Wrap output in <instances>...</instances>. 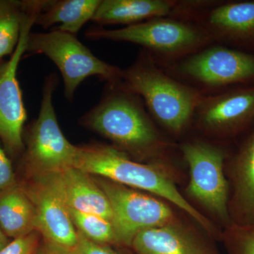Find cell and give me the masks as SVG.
I'll use <instances>...</instances> for the list:
<instances>
[{"instance_id": "cell-1", "label": "cell", "mask_w": 254, "mask_h": 254, "mask_svg": "<svg viewBox=\"0 0 254 254\" xmlns=\"http://www.w3.org/2000/svg\"><path fill=\"white\" fill-rule=\"evenodd\" d=\"M144 105L122 80L106 83L100 101L79 122L113 142L114 147L128 156L154 158L165 151L168 143L160 136Z\"/></svg>"}, {"instance_id": "cell-2", "label": "cell", "mask_w": 254, "mask_h": 254, "mask_svg": "<svg viewBox=\"0 0 254 254\" xmlns=\"http://www.w3.org/2000/svg\"><path fill=\"white\" fill-rule=\"evenodd\" d=\"M124 84L143 100L153 118L165 129L181 134L192 124L201 91L164 71L142 49L134 63L123 70Z\"/></svg>"}, {"instance_id": "cell-3", "label": "cell", "mask_w": 254, "mask_h": 254, "mask_svg": "<svg viewBox=\"0 0 254 254\" xmlns=\"http://www.w3.org/2000/svg\"><path fill=\"white\" fill-rule=\"evenodd\" d=\"M73 168L162 197L182 209L209 233L215 232L210 220L187 201L171 179L156 165L133 161L115 147L95 143L78 146Z\"/></svg>"}, {"instance_id": "cell-4", "label": "cell", "mask_w": 254, "mask_h": 254, "mask_svg": "<svg viewBox=\"0 0 254 254\" xmlns=\"http://www.w3.org/2000/svg\"><path fill=\"white\" fill-rule=\"evenodd\" d=\"M88 39L127 42L138 45L160 66H167L214 43L199 24L171 17L155 18L118 29L91 27Z\"/></svg>"}, {"instance_id": "cell-5", "label": "cell", "mask_w": 254, "mask_h": 254, "mask_svg": "<svg viewBox=\"0 0 254 254\" xmlns=\"http://www.w3.org/2000/svg\"><path fill=\"white\" fill-rule=\"evenodd\" d=\"M59 83L55 73L46 76L38 118L23 132V164L26 175L60 173L73 168L77 145L64 136L53 105V93Z\"/></svg>"}, {"instance_id": "cell-6", "label": "cell", "mask_w": 254, "mask_h": 254, "mask_svg": "<svg viewBox=\"0 0 254 254\" xmlns=\"http://www.w3.org/2000/svg\"><path fill=\"white\" fill-rule=\"evenodd\" d=\"M25 53L46 55L56 64L63 78L65 97L69 101L87 78L97 76L106 83L123 78V69L97 58L75 35L57 28L47 33L31 32Z\"/></svg>"}, {"instance_id": "cell-7", "label": "cell", "mask_w": 254, "mask_h": 254, "mask_svg": "<svg viewBox=\"0 0 254 254\" xmlns=\"http://www.w3.org/2000/svg\"><path fill=\"white\" fill-rule=\"evenodd\" d=\"M166 66L170 75L204 93L205 90L254 85V55L218 43Z\"/></svg>"}, {"instance_id": "cell-8", "label": "cell", "mask_w": 254, "mask_h": 254, "mask_svg": "<svg viewBox=\"0 0 254 254\" xmlns=\"http://www.w3.org/2000/svg\"><path fill=\"white\" fill-rule=\"evenodd\" d=\"M180 149L190 168L187 193L225 228L231 226L230 185L225 171L227 150L200 139L185 142Z\"/></svg>"}, {"instance_id": "cell-9", "label": "cell", "mask_w": 254, "mask_h": 254, "mask_svg": "<svg viewBox=\"0 0 254 254\" xmlns=\"http://www.w3.org/2000/svg\"><path fill=\"white\" fill-rule=\"evenodd\" d=\"M23 4L24 16L19 41L10 59L0 63V140L6 152L13 157L23 154V128L27 120L17 79L18 64L26 53L28 35L44 7L45 1L26 0Z\"/></svg>"}, {"instance_id": "cell-10", "label": "cell", "mask_w": 254, "mask_h": 254, "mask_svg": "<svg viewBox=\"0 0 254 254\" xmlns=\"http://www.w3.org/2000/svg\"><path fill=\"white\" fill-rule=\"evenodd\" d=\"M95 180L109 200L120 245L131 247L140 232L174 221L173 210L154 197L102 177Z\"/></svg>"}, {"instance_id": "cell-11", "label": "cell", "mask_w": 254, "mask_h": 254, "mask_svg": "<svg viewBox=\"0 0 254 254\" xmlns=\"http://www.w3.org/2000/svg\"><path fill=\"white\" fill-rule=\"evenodd\" d=\"M18 182L34 205L36 231L43 240L74 252L78 232L64 199L58 173L26 175Z\"/></svg>"}, {"instance_id": "cell-12", "label": "cell", "mask_w": 254, "mask_h": 254, "mask_svg": "<svg viewBox=\"0 0 254 254\" xmlns=\"http://www.w3.org/2000/svg\"><path fill=\"white\" fill-rule=\"evenodd\" d=\"M210 136L232 138L254 123V85L205 93L192 123Z\"/></svg>"}, {"instance_id": "cell-13", "label": "cell", "mask_w": 254, "mask_h": 254, "mask_svg": "<svg viewBox=\"0 0 254 254\" xmlns=\"http://www.w3.org/2000/svg\"><path fill=\"white\" fill-rule=\"evenodd\" d=\"M236 150L227 155L225 168L230 185L229 213L232 225H254V123Z\"/></svg>"}, {"instance_id": "cell-14", "label": "cell", "mask_w": 254, "mask_h": 254, "mask_svg": "<svg viewBox=\"0 0 254 254\" xmlns=\"http://www.w3.org/2000/svg\"><path fill=\"white\" fill-rule=\"evenodd\" d=\"M195 23L215 43L232 48H254V0L216 1Z\"/></svg>"}, {"instance_id": "cell-15", "label": "cell", "mask_w": 254, "mask_h": 254, "mask_svg": "<svg viewBox=\"0 0 254 254\" xmlns=\"http://www.w3.org/2000/svg\"><path fill=\"white\" fill-rule=\"evenodd\" d=\"M131 247L136 254H220L174 221L140 232Z\"/></svg>"}, {"instance_id": "cell-16", "label": "cell", "mask_w": 254, "mask_h": 254, "mask_svg": "<svg viewBox=\"0 0 254 254\" xmlns=\"http://www.w3.org/2000/svg\"><path fill=\"white\" fill-rule=\"evenodd\" d=\"M58 176L68 208L95 214L112 222L113 211L109 200L91 175L69 168L58 173Z\"/></svg>"}, {"instance_id": "cell-17", "label": "cell", "mask_w": 254, "mask_h": 254, "mask_svg": "<svg viewBox=\"0 0 254 254\" xmlns=\"http://www.w3.org/2000/svg\"><path fill=\"white\" fill-rule=\"evenodd\" d=\"M177 0H101L92 21L100 25L136 24L155 18L170 17Z\"/></svg>"}, {"instance_id": "cell-18", "label": "cell", "mask_w": 254, "mask_h": 254, "mask_svg": "<svg viewBox=\"0 0 254 254\" xmlns=\"http://www.w3.org/2000/svg\"><path fill=\"white\" fill-rule=\"evenodd\" d=\"M0 227L12 240L36 231V209L18 181L0 192Z\"/></svg>"}, {"instance_id": "cell-19", "label": "cell", "mask_w": 254, "mask_h": 254, "mask_svg": "<svg viewBox=\"0 0 254 254\" xmlns=\"http://www.w3.org/2000/svg\"><path fill=\"white\" fill-rule=\"evenodd\" d=\"M100 2L101 0H46L36 24L48 28L61 23L57 29L76 36L84 24L92 21Z\"/></svg>"}, {"instance_id": "cell-20", "label": "cell", "mask_w": 254, "mask_h": 254, "mask_svg": "<svg viewBox=\"0 0 254 254\" xmlns=\"http://www.w3.org/2000/svg\"><path fill=\"white\" fill-rule=\"evenodd\" d=\"M23 16V1L0 0V61L16 49Z\"/></svg>"}, {"instance_id": "cell-21", "label": "cell", "mask_w": 254, "mask_h": 254, "mask_svg": "<svg viewBox=\"0 0 254 254\" xmlns=\"http://www.w3.org/2000/svg\"><path fill=\"white\" fill-rule=\"evenodd\" d=\"M68 208L75 228L94 243L102 245H120L113 223L95 214L83 213Z\"/></svg>"}, {"instance_id": "cell-22", "label": "cell", "mask_w": 254, "mask_h": 254, "mask_svg": "<svg viewBox=\"0 0 254 254\" xmlns=\"http://www.w3.org/2000/svg\"><path fill=\"white\" fill-rule=\"evenodd\" d=\"M225 237L235 254H254V225H232Z\"/></svg>"}, {"instance_id": "cell-23", "label": "cell", "mask_w": 254, "mask_h": 254, "mask_svg": "<svg viewBox=\"0 0 254 254\" xmlns=\"http://www.w3.org/2000/svg\"><path fill=\"white\" fill-rule=\"evenodd\" d=\"M41 235L35 231L14 239L0 250V254H37L41 246Z\"/></svg>"}, {"instance_id": "cell-24", "label": "cell", "mask_w": 254, "mask_h": 254, "mask_svg": "<svg viewBox=\"0 0 254 254\" xmlns=\"http://www.w3.org/2000/svg\"><path fill=\"white\" fill-rule=\"evenodd\" d=\"M0 140V192L18 183L12 163L3 149Z\"/></svg>"}, {"instance_id": "cell-25", "label": "cell", "mask_w": 254, "mask_h": 254, "mask_svg": "<svg viewBox=\"0 0 254 254\" xmlns=\"http://www.w3.org/2000/svg\"><path fill=\"white\" fill-rule=\"evenodd\" d=\"M78 232V243L74 251L76 254H121L113 248V246L94 243Z\"/></svg>"}, {"instance_id": "cell-26", "label": "cell", "mask_w": 254, "mask_h": 254, "mask_svg": "<svg viewBox=\"0 0 254 254\" xmlns=\"http://www.w3.org/2000/svg\"><path fill=\"white\" fill-rule=\"evenodd\" d=\"M37 254H76L72 251L66 250L60 246L42 240L39 250Z\"/></svg>"}, {"instance_id": "cell-27", "label": "cell", "mask_w": 254, "mask_h": 254, "mask_svg": "<svg viewBox=\"0 0 254 254\" xmlns=\"http://www.w3.org/2000/svg\"><path fill=\"white\" fill-rule=\"evenodd\" d=\"M9 242V239L6 236V235H5L4 232L1 230V227H0V250L4 248L5 246L7 245Z\"/></svg>"}, {"instance_id": "cell-28", "label": "cell", "mask_w": 254, "mask_h": 254, "mask_svg": "<svg viewBox=\"0 0 254 254\" xmlns=\"http://www.w3.org/2000/svg\"><path fill=\"white\" fill-rule=\"evenodd\" d=\"M1 61H0V63H1Z\"/></svg>"}]
</instances>
